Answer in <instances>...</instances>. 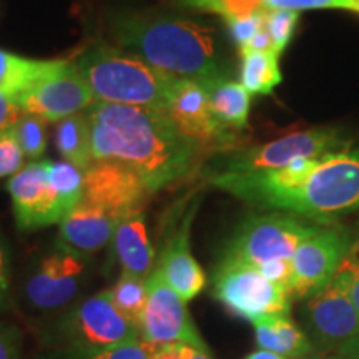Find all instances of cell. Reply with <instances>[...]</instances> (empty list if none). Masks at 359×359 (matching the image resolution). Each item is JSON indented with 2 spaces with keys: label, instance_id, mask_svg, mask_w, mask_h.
Here are the masks:
<instances>
[{
  "label": "cell",
  "instance_id": "e0dca14e",
  "mask_svg": "<svg viewBox=\"0 0 359 359\" xmlns=\"http://www.w3.org/2000/svg\"><path fill=\"white\" fill-rule=\"evenodd\" d=\"M195 210L183 218L182 226L172 235L161 253L158 268L165 281L175 290L183 302H191L206 286V275L190 248V226Z\"/></svg>",
  "mask_w": 359,
  "mask_h": 359
},
{
  "label": "cell",
  "instance_id": "30bf717a",
  "mask_svg": "<svg viewBox=\"0 0 359 359\" xmlns=\"http://www.w3.org/2000/svg\"><path fill=\"white\" fill-rule=\"evenodd\" d=\"M95 103L92 90L80 75L75 62L55 60L29 90L15 100L22 114H30L43 122H60L82 114Z\"/></svg>",
  "mask_w": 359,
  "mask_h": 359
},
{
  "label": "cell",
  "instance_id": "6da1fadb",
  "mask_svg": "<svg viewBox=\"0 0 359 359\" xmlns=\"http://www.w3.org/2000/svg\"><path fill=\"white\" fill-rule=\"evenodd\" d=\"M87 115L93 160L132 168L151 195L190 178L206 154L163 111L97 102Z\"/></svg>",
  "mask_w": 359,
  "mask_h": 359
},
{
  "label": "cell",
  "instance_id": "ab89813d",
  "mask_svg": "<svg viewBox=\"0 0 359 359\" xmlns=\"http://www.w3.org/2000/svg\"><path fill=\"white\" fill-rule=\"evenodd\" d=\"M336 354H338L339 359H359V334L349 339L348 343H344L336 351Z\"/></svg>",
  "mask_w": 359,
  "mask_h": 359
},
{
  "label": "cell",
  "instance_id": "9c48e42d",
  "mask_svg": "<svg viewBox=\"0 0 359 359\" xmlns=\"http://www.w3.org/2000/svg\"><path fill=\"white\" fill-rule=\"evenodd\" d=\"M147 306L138 326L142 343L151 346L188 344L210 351L188 313L187 302L175 293L156 266L147 278Z\"/></svg>",
  "mask_w": 359,
  "mask_h": 359
},
{
  "label": "cell",
  "instance_id": "d6986e66",
  "mask_svg": "<svg viewBox=\"0 0 359 359\" xmlns=\"http://www.w3.org/2000/svg\"><path fill=\"white\" fill-rule=\"evenodd\" d=\"M114 250L122 271L147 280L154 271L155 250L147 231L145 215L135 213L125 218L114 233Z\"/></svg>",
  "mask_w": 359,
  "mask_h": 359
},
{
  "label": "cell",
  "instance_id": "60d3db41",
  "mask_svg": "<svg viewBox=\"0 0 359 359\" xmlns=\"http://www.w3.org/2000/svg\"><path fill=\"white\" fill-rule=\"evenodd\" d=\"M245 359H285V358L278 356V354H275V353L264 351V349H257V351L250 353Z\"/></svg>",
  "mask_w": 359,
  "mask_h": 359
},
{
  "label": "cell",
  "instance_id": "4fadbf2b",
  "mask_svg": "<svg viewBox=\"0 0 359 359\" xmlns=\"http://www.w3.org/2000/svg\"><path fill=\"white\" fill-rule=\"evenodd\" d=\"M303 318L314 349L325 354L336 353L359 334V313L346 286L336 276L326 288L306 299Z\"/></svg>",
  "mask_w": 359,
  "mask_h": 359
},
{
  "label": "cell",
  "instance_id": "8d00e7d4",
  "mask_svg": "<svg viewBox=\"0 0 359 359\" xmlns=\"http://www.w3.org/2000/svg\"><path fill=\"white\" fill-rule=\"evenodd\" d=\"M240 52H275V45H273V40L266 32V29H263L262 32L255 35V39Z\"/></svg>",
  "mask_w": 359,
  "mask_h": 359
},
{
  "label": "cell",
  "instance_id": "5b68a950",
  "mask_svg": "<svg viewBox=\"0 0 359 359\" xmlns=\"http://www.w3.org/2000/svg\"><path fill=\"white\" fill-rule=\"evenodd\" d=\"M58 343L53 348L103 351L140 341V331L111 302L110 291L90 296L70 309L57 327Z\"/></svg>",
  "mask_w": 359,
  "mask_h": 359
},
{
  "label": "cell",
  "instance_id": "7a4b0ae2",
  "mask_svg": "<svg viewBox=\"0 0 359 359\" xmlns=\"http://www.w3.org/2000/svg\"><path fill=\"white\" fill-rule=\"evenodd\" d=\"M210 183L250 203L327 224L359 208V150L298 158L264 172H218Z\"/></svg>",
  "mask_w": 359,
  "mask_h": 359
},
{
  "label": "cell",
  "instance_id": "ac0fdd59",
  "mask_svg": "<svg viewBox=\"0 0 359 359\" xmlns=\"http://www.w3.org/2000/svg\"><path fill=\"white\" fill-rule=\"evenodd\" d=\"M118 222L90 206L79 203L60 223V240L77 253H93L114 238Z\"/></svg>",
  "mask_w": 359,
  "mask_h": 359
},
{
  "label": "cell",
  "instance_id": "3957f363",
  "mask_svg": "<svg viewBox=\"0 0 359 359\" xmlns=\"http://www.w3.org/2000/svg\"><path fill=\"white\" fill-rule=\"evenodd\" d=\"M110 29L120 47L172 77L201 85L226 79L212 27L188 19L123 12L111 19Z\"/></svg>",
  "mask_w": 359,
  "mask_h": 359
},
{
  "label": "cell",
  "instance_id": "74e56055",
  "mask_svg": "<svg viewBox=\"0 0 359 359\" xmlns=\"http://www.w3.org/2000/svg\"><path fill=\"white\" fill-rule=\"evenodd\" d=\"M145 346L148 351V358L150 359H180L178 344H167V346H151V344H145Z\"/></svg>",
  "mask_w": 359,
  "mask_h": 359
},
{
  "label": "cell",
  "instance_id": "d590c367",
  "mask_svg": "<svg viewBox=\"0 0 359 359\" xmlns=\"http://www.w3.org/2000/svg\"><path fill=\"white\" fill-rule=\"evenodd\" d=\"M20 109L11 98L0 95V133L12 128L20 116Z\"/></svg>",
  "mask_w": 359,
  "mask_h": 359
},
{
  "label": "cell",
  "instance_id": "5bb4252c",
  "mask_svg": "<svg viewBox=\"0 0 359 359\" xmlns=\"http://www.w3.org/2000/svg\"><path fill=\"white\" fill-rule=\"evenodd\" d=\"M167 115L206 151H226L236 145V132L218 122L210 105L208 90L200 82L178 79L170 92Z\"/></svg>",
  "mask_w": 359,
  "mask_h": 359
},
{
  "label": "cell",
  "instance_id": "1f68e13d",
  "mask_svg": "<svg viewBox=\"0 0 359 359\" xmlns=\"http://www.w3.org/2000/svg\"><path fill=\"white\" fill-rule=\"evenodd\" d=\"M336 278H339L341 283L346 286L348 293L359 313V236L353 240L346 257H344L338 273H336Z\"/></svg>",
  "mask_w": 359,
  "mask_h": 359
},
{
  "label": "cell",
  "instance_id": "cb8c5ba5",
  "mask_svg": "<svg viewBox=\"0 0 359 359\" xmlns=\"http://www.w3.org/2000/svg\"><path fill=\"white\" fill-rule=\"evenodd\" d=\"M241 85L251 95H271L281 83L280 53L276 52H240Z\"/></svg>",
  "mask_w": 359,
  "mask_h": 359
},
{
  "label": "cell",
  "instance_id": "7402d4cb",
  "mask_svg": "<svg viewBox=\"0 0 359 359\" xmlns=\"http://www.w3.org/2000/svg\"><path fill=\"white\" fill-rule=\"evenodd\" d=\"M55 145L64 160L75 167L87 170L95 161L92 151V128L85 111L67 116L57 123Z\"/></svg>",
  "mask_w": 359,
  "mask_h": 359
},
{
  "label": "cell",
  "instance_id": "52a82bcc",
  "mask_svg": "<svg viewBox=\"0 0 359 359\" xmlns=\"http://www.w3.org/2000/svg\"><path fill=\"white\" fill-rule=\"evenodd\" d=\"M320 226L283 212L251 217L238 230L224 258L255 268L275 259H293L298 246Z\"/></svg>",
  "mask_w": 359,
  "mask_h": 359
},
{
  "label": "cell",
  "instance_id": "f35d334b",
  "mask_svg": "<svg viewBox=\"0 0 359 359\" xmlns=\"http://www.w3.org/2000/svg\"><path fill=\"white\" fill-rule=\"evenodd\" d=\"M180 359H213L210 351L198 349L195 346H188V344H178Z\"/></svg>",
  "mask_w": 359,
  "mask_h": 359
},
{
  "label": "cell",
  "instance_id": "d4e9b609",
  "mask_svg": "<svg viewBox=\"0 0 359 359\" xmlns=\"http://www.w3.org/2000/svg\"><path fill=\"white\" fill-rule=\"evenodd\" d=\"M45 170L50 183L52 191L55 193L58 203L69 215L82 200L83 193V170L69 163V161H48L45 160Z\"/></svg>",
  "mask_w": 359,
  "mask_h": 359
},
{
  "label": "cell",
  "instance_id": "2e32d148",
  "mask_svg": "<svg viewBox=\"0 0 359 359\" xmlns=\"http://www.w3.org/2000/svg\"><path fill=\"white\" fill-rule=\"evenodd\" d=\"M85 264L77 251L62 245L43 258L29 278L25 294L35 308L53 309L64 306L77 294Z\"/></svg>",
  "mask_w": 359,
  "mask_h": 359
},
{
  "label": "cell",
  "instance_id": "8992f818",
  "mask_svg": "<svg viewBox=\"0 0 359 359\" xmlns=\"http://www.w3.org/2000/svg\"><path fill=\"white\" fill-rule=\"evenodd\" d=\"M213 294L228 311L250 321L266 316H288L291 294L266 280L258 268L223 258L215 273Z\"/></svg>",
  "mask_w": 359,
  "mask_h": 359
},
{
  "label": "cell",
  "instance_id": "4316f807",
  "mask_svg": "<svg viewBox=\"0 0 359 359\" xmlns=\"http://www.w3.org/2000/svg\"><path fill=\"white\" fill-rule=\"evenodd\" d=\"M37 359H150L148 358L147 346L138 343L127 344L114 349H103V351H82V349L70 348H52L40 354Z\"/></svg>",
  "mask_w": 359,
  "mask_h": 359
},
{
  "label": "cell",
  "instance_id": "9a60e30c",
  "mask_svg": "<svg viewBox=\"0 0 359 359\" xmlns=\"http://www.w3.org/2000/svg\"><path fill=\"white\" fill-rule=\"evenodd\" d=\"M7 190L11 193L13 215L20 230H40L62 223L67 217L48 183L45 160L32 161L8 178Z\"/></svg>",
  "mask_w": 359,
  "mask_h": 359
},
{
  "label": "cell",
  "instance_id": "8fae6325",
  "mask_svg": "<svg viewBox=\"0 0 359 359\" xmlns=\"http://www.w3.org/2000/svg\"><path fill=\"white\" fill-rule=\"evenodd\" d=\"M150 195L138 173L122 163L95 160L83 170V193L80 203L118 223L140 213Z\"/></svg>",
  "mask_w": 359,
  "mask_h": 359
},
{
  "label": "cell",
  "instance_id": "ba28073f",
  "mask_svg": "<svg viewBox=\"0 0 359 359\" xmlns=\"http://www.w3.org/2000/svg\"><path fill=\"white\" fill-rule=\"evenodd\" d=\"M351 150L349 138L338 128H311L294 132L264 145L235 151L223 173H251L276 170L298 158L318 160Z\"/></svg>",
  "mask_w": 359,
  "mask_h": 359
},
{
  "label": "cell",
  "instance_id": "f546056e",
  "mask_svg": "<svg viewBox=\"0 0 359 359\" xmlns=\"http://www.w3.org/2000/svg\"><path fill=\"white\" fill-rule=\"evenodd\" d=\"M299 22V12L293 11H269L264 15V29L275 45V52L281 53L288 48L294 37Z\"/></svg>",
  "mask_w": 359,
  "mask_h": 359
},
{
  "label": "cell",
  "instance_id": "44dd1931",
  "mask_svg": "<svg viewBox=\"0 0 359 359\" xmlns=\"http://www.w3.org/2000/svg\"><path fill=\"white\" fill-rule=\"evenodd\" d=\"M205 88L208 90L213 115L223 127L233 132H243L248 128L251 93L243 85L222 79L205 85Z\"/></svg>",
  "mask_w": 359,
  "mask_h": 359
},
{
  "label": "cell",
  "instance_id": "e575fe53",
  "mask_svg": "<svg viewBox=\"0 0 359 359\" xmlns=\"http://www.w3.org/2000/svg\"><path fill=\"white\" fill-rule=\"evenodd\" d=\"M0 359H20L19 336L4 325H0Z\"/></svg>",
  "mask_w": 359,
  "mask_h": 359
},
{
  "label": "cell",
  "instance_id": "7bdbcfd3",
  "mask_svg": "<svg viewBox=\"0 0 359 359\" xmlns=\"http://www.w3.org/2000/svg\"><path fill=\"white\" fill-rule=\"evenodd\" d=\"M7 290V278H6V269H0V298L6 293Z\"/></svg>",
  "mask_w": 359,
  "mask_h": 359
},
{
  "label": "cell",
  "instance_id": "484cf974",
  "mask_svg": "<svg viewBox=\"0 0 359 359\" xmlns=\"http://www.w3.org/2000/svg\"><path fill=\"white\" fill-rule=\"evenodd\" d=\"M110 291L111 302L123 314L127 320L135 326H140L143 311H145L147 299H148V290H147V280L138 278L130 273H123L115 283V286Z\"/></svg>",
  "mask_w": 359,
  "mask_h": 359
},
{
  "label": "cell",
  "instance_id": "83f0119b",
  "mask_svg": "<svg viewBox=\"0 0 359 359\" xmlns=\"http://www.w3.org/2000/svg\"><path fill=\"white\" fill-rule=\"evenodd\" d=\"M259 12L341 11L359 15V0H257Z\"/></svg>",
  "mask_w": 359,
  "mask_h": 359
},
{
  "label": "cell",
  "instance_id": "ffe728a7",
  "mask_svg": "<svg viewBox=\"0 0 359 359\" xmlns=\"http://www.w3.org/2000/svg\"><path fill=\"white\" fill-rule=\"evenodd\" d=\"M255 339L259 349L275 353L285 359L313 354L311 339L288 316H266L253 323Z\"/></svg>",
  "mask_w": 359,
  "mask_h": 359
},
{
  "label": "cell",
  "instance_id": "7c38bea8",
  "mask_svg": "<svg viewBox=\"0 0 359 359\" xmlns=\"http://www.w3.org/2000/svg\"><path fill=\"white\" fill-rule=\"evenodd\" d=\"M354 238L343 228L320 226L296 250L293 264L291 296L308 299L326 288L338 273Z\"/></svg>",
  "mask_w": 359,
  "mask_h": 359
},
{
  "label": "cell",
  "instance_id": "4dcf8cb0",
  "mask_svg": "<svg viewBox=\"0 0 359 359\" xmlns=\"http://www.w3.org/2000/svg\"><path fill=\"white\" fill-rule=\"evenodd\" d=\"M24 158L25 154L13 127L0 133V180L19 173L24 168Z\"/></svg>",
  "mask_w": 359,
  "mask_h": 359
},
{
  "label": "cell",
  "instance_id": "b9f144b4",
  "mask_svg": "<svg viewBox=\"0 0 359 359\" xmlns=\"http://www.w3.org/2000/svg\"><path fill=\"white\" fill-rule=\"evenodd\" d=\"M293 359H339V356L336 353H331V354H325V353H320V354H308V356H302V358H293Z\"/></svg>",
  "mask_w": 359,
  "mask_h": 359
},
{
  "label": "cell",
  "instance_id": "f1b7e54d",
  "mask_svg": "<svg viewBox=\"0 0 359 359\" xmlns=\"http://www.w3.org/2000/svg\"><path fill=\"white\" fill-rule=\"evenodd\" d=\"M45 123L47 122H43L42 118L35 115L20 114L17 123L13 125L22 150L29 158H39L47 148V128H45Z\"/></svg>",
  "mask_w": 359,
  "mask_h": 359
},
{
  "label": "cell",
  "instance_id": "ee69618b",
  "mask_svg": "<svg viewBox=\"0 0 359 359\" xmlns=\"http://www.w3.org/2000/svg\"><path fill=\"white\" fill-rule=\"evenodd\" d=\"M0 269H6V257H4L2 245H0Z\"/></svg>",
  "mask_w": 359,
  "mask_h": 359
},
{
  "label": "cell",
  "instance_id": "836d02e7",
  "mask_svg": "<svg viewBox=\"0 0 359 359\" xmlns=\"http://www.w3.org/2000/svg\"><path fill=\"white\" fill-rule=\"evenodd\" d=\"M258 269L266 280L281 286V288H285L291 294V281H293V264H291V259H275V262L262 264Z\"/></svg>",
  "mask_w": 359,
  "mask_h": 359
},
{
  "label": "cell",
  "instance_id": "277c9868",
  "mask_svg": "<svg viewBox=\"0 0 359 359\" xmlns=\"http://www.w3.org/2000/svg\"><path fill=\"white\" fill-rule=\"evenodd\" d=\"M75 67L92 90L95 103L145 107L167 114L177 77L156 70L140 57L100 42L75 58Z\"/></svg>",
  "mask_w": 359,
  "mask_h": 359
},
{
  "label": "cell",
  "instance_id": "603a6c76",
  "mask_svg": "<svg viewBox=\"0 0 359 359\" xmlns=\"http://www.w3.org/2000/svg\"><path fill=\"white\" fill-rule=\"evenodd\" d=\"M53 64L55 60H34L0 50V95L15 102Z\"/></svg>",
  "mask_w": 359,
  "mask_h": 359
},
{
  "label": "cell",
  "instance_id": "d6a6232c",
  "mask_svg": "<svg viewBox=\"0 0 359 359\" xmlns=\"http://www.w3.org/2000/svg\"><path fill=\"white\" fill-rule=\"evenodd\" d=\"M264 15H266V12L251 13V15L224 20L233 42L238 45L240 50H243L246 45L255 39V35H258L264 29Z\"/></svg>",
  "mask_w": 359,
  "mask_h": 359
}]
</instances>
